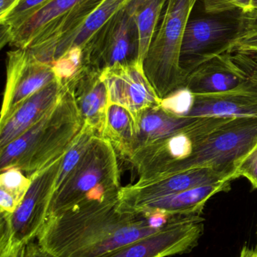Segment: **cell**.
Masks as SVG:
<instances>
[{
    "label": "cell",
    "instance_id": "cell-1",
    "mask_svg": "<svg viewBox=\"0 0 257 257\" xmlns=\"http://www.w3.org/2000/svg\"><path fill=\"white\" fill-rule=\"evenodd\" d=\"M119 195L88 199L49 217L38 243L57 257H105L161 227L123 209Z\"/></svg>",
    "mask_w": 257,
    "mask_h": 257
},
{
    "label": "cell",
    "instance_id": "cell-2",
    "mask_svg": "<svg viewBox=\"0 0 257 257\" xmlns=\"http://www.w3.org/2000/svg\"><path fill=\"white\" fill-rule=\"evenodd\" d=\"M84 125L67 84V88L52 109L0 149V170L18 168L31 179L66 154Z\"/></svg>",
    "mask_w": 257,
    "mask_h": 257
},
{
    "label": "cell",
    "instance_id": "cell-3",
    "mask_svg": "<svg viewBox=\"0 0 257 257\" xmlns=\"http://www.w3.org/2000/svg\"><path fill=\"white\" fill-rule=\"evenodd\" d=\"M117 155L107 139L95 136L73 170L54 192L48 218L88 199L119 193L122 186Z\"/></svg>",
    "mask_w": 257,
    "mask_h": 257
},
{
    "label": "cell",
    "instance_id": "cell-4",
    "mask_svg": "<svg viewBox=\"0 0 257 257\" xmlns=\"http://www.w3.org/2000/svg\"><path fill=\"white\" fill-rule=\"evenodd\" d=\"M197 0H167L143 61V70L158 97L163 99L185 87L180 66L181 45Z\"/></svg>",
    "mask_w": 257,
    "mask_h": 257
},
{
    "label": "cell",
    "instance_id": "cell-5",
    "mask_svg": "<svg viewBox=\"0 0 257 257\" xmlns=\"http://www.w3.org/2000/svg\"><path fill=\"white\" fill-rule=\"evenodd\" d=\"M256 144L257 117L229 119L213 130L188 157L150 179L204 168L237 175L240 163Z\"/></svg>",
    "mask_w": 257,
    "mask_h": 257
},
{
    "label": "cell",
    "instance_id": "cell-6",
    "mask_svg": "<svg viewBox=\"0 0 257 257\" xmlns=\"http://www.w3.org/2000/svg\"><path fill=\"white\" fill-rule=\"evenodd\" d=\"M63 157L31 178L28 190L12 215H1L0 253L24 247L39 236L48 220Z\"/></svg>",
    "mask_w": 257,
    "mask_h": 257
},
{
    "label": "cell",
    "instance_id": "cell-7",
    "mask_svg": "<svg viewBox=\"0 0 257 257\" xmlns=\"http://www.w3.org/2000/svg\"><path fill=\"white\" fill-rule=\"evenodd\" d=\"M239 11L190 18L184 33L180 66L186 76L205 62L228 52L241 34Z\"/></svg>",
    "mask_w": 257,
    "mask_h": 257
},
{
    "label": "cell",
    "instance_id": "cell-8",
    "mask_svg": "<svg viewBox=\"0 0 257 257\" xmlns=\"http://www.w3.org/2000/svg\"><path fill=\"white\" fill-rule=\"evenodd\" d=\"M229 119L198 117L194 123L165 139L136 148L127 160L137 171L139 180L150 179L170 165L188 157L213 130Z\"/></svg>",
    "mask_w": 257,
    "mask_h": 257
},
{
    "label": "cell",
    "instance_id": "cell-9",
    "mask_svg": "<svg viewBox=\"0 0 257 257\" xmlns=\"http://www.w3.org/2000/svg\"><path fill=\"white\" fill-rule=\"evenodd\" d=\"M83 53L84 66L101 72L140 61L138 30L128 3L95 33Z\"/></svg>",
    "mask_w": 257,
    "mask_h": 257
},
{
    "label": "cell",
    "instance_id": "cell-10",
    "mask_svg": "<svg viewBox=\"0 0 257 257\" xmlns=\"http://www.w3.org/2000/svg\"><path fill=\"white\" fill-rule=\"evenodd\" d=\"M200 216L170 217L156 231L105 257H167L191 251L203 235Z\"/></svg>",
    "mask_w": 257,
    "mask_h": 257
},
{
    "label": "cell",
    "instance_id": "cell-11",
    "mask_svg": "<svg viewBox=\"0 0 257 257\" xmlns=\"http://www.w3.org/2000/svg\"><path fill=\"white\" fill-rule=\"evenodd\" d=\"M6 74L0 123L29 97L57 80L52 66L36 59L28 48L7 53Z\"/></svg>",
    "mask_w": 257,
    "mask_h": 257
},
{
    "label": "cell",
    "instance_id": "cell-12",
    "mask_svg": "<svg viewBox=\"0 0 257 257\" xmlns=\"http://www.w3.org/2000/svg\"><path fill=\"white\" fill-rule=\"evenodd\" d=\"M237 178H238L235 174L209 168L193 169L168 176L138 180L135 184L122 187L119 191V201L123 209L132 211L147 202L164 196L193 187L220 181H232Z\"/></svg>",
    "mask_w": 257,
    "mask_h": 257
},
{
    "label": "cell",
    "instance_id": "cell-13",
    "mask_svg": "<svg viewBox=\"0 0 257 257\" xmlns=\"http://www.w3.org/2000/svg\"><path fill=\"white\" fill-rule=\"evenodd\" d=\"M101 76L108 90L109 102L129 110L135 120L145 110L161 103L140 60L109 68L103 71Z\"/></svg>",
    "mask_w": 257,
    "mask_h": 257
},
{
    "label": "cell",
    "instance_id": "cell-14",
    "mask_svg": "<svg viewBox=\"0 0 257 257\" xmlns=\"http://www.w3.org/2000/svg\"><path fill=\"white\" fill-rule=\"evenodd\" d=\"M230 52L205 62L187 76L185 87L193 94L225 93L253 85Z\"/></svg>",
    "mask_w": 257,
    "mask_h": 257
},
{
    "label": "cell",
    "instance_id": "cell-15",
    "mask_svg": "<svg viewBox=\"0 0 257 257\" xmlns=\"http://www.w3.org/2000/svg\"><path fill=\"white\" fill-rule=\"evenodd\" d=\"M101 73L84 66L67 82L84 123L95 128L100 136L104 128L110 102L108 90Z\"/></svg>",
    "mask_w": 257,
    "mask_h": 257
},
{
    "label": "cell",
    "instance_id": "cell-16",
    "mask_svg": "<svg viewBox=\"0 0 257 257\" xmlns=\"http://www.w3.org/2000/svg\"><path fill=\"white\" fill-rule=\"evenodd\" d=\"M66 88L67 82L57 79L24 101L7 120L0 123V149L40 120L54 108Z\"/></svg>",
    "mask_w": 257,
    "mask_h": 257
},
{
    "label": "cell",
    "instance_id": "cell-17",
    "mask_svg": "<svg viewBox=\"0 0 257 257\" xmlns=\"http://www.w3.org/2000/svg\"><path fill=\"white\" fill-rule=\"evenodd\" d=\"M188 117H257V86L225 93L194 94Z\"/></svg>",
    "mask_w": 257,
    "mask_h": 257
},
{
    "label": "cell",
    "instance_id": "cell-18",
    "mask_svg": "<svg viewBox=\"0 0 257 257\" xmlns=\"http://www.w3.org/2000/svg\"><path fill=\"white\" fill-rule=\"evenodd\" d=\"M230 190L231 181L205 184L151 201L133 210L132 212L143 215L159 214L169 218L178 216H200L211 198Z\"/></svg>",
    "mask_w": 257,
    "mask_h": 257
},
{
    "label": "cell",
    "instance_id": "cell-19",
    "mask_svg": "<svg viewBox=\"0 0 257 257\" xmlns=\"http://www.w3.org/2000/svg\"><path fill=\"white\" fill-rule=\"evenodd\" d=\"M197 119L198 117H181L170 114L160 105L148 108L136 118L137 135L134 150L165 139L194 123Z\"/></svg>",
    "mask_w": 257,
    "mask_h": 257
},
{
    "label": "cell",
    "instance_id": "cell-20",
    "mask_svg": "<svg viewBox=\"0 0 257 257\" xmlns=\"http://www.w3.org/2000/svg\"><path fill=\"white\" fill-rule=\"evenodd\" d=\"M129 2L130 0H103L78 27L57 42L54 61L71 48L79 47L83 49L95 33Z\"/></svg>",
    "mask_w": 257,
    "mask_h": 257
},
{
    "label": "cell",
    "instance_id": "cell-21",
    "mask_svg": "<svg viewBox=\"0 0 257 257\" xmlns=\"http://www.w3.org/2000/svg\"><path fill=\"white\" fill-rule=\"evenodd\" d=\"M86 1L50 0L14 32L9 45L15 48H28L45 27L71 13Z\"/></svg>",
    "mask_w": 257,
    "mask_h": 257
},
{
    "label": "cell",
    "instance_id": "cell-22",
    "mask_svg": "<svg viewBox=\"0 0 257 257\" xmlns=\"http://www.w3.org/2000/svg\"><path fill=\"white\" fill-rule=\"evenodd\" d=\"M135 117L125 107L109 102L101 136L113 145L117 154L128 158L137 141Z\"/></svg>",
    "mask_w": 257,
    "mask_h": 257
},
{
    "label": "cell",
    "instance_id": "cell-23",
    "mask_svg": "<svg viewBox=\"0 0 257 257\" xmlns=\"http://www.w3.org/2000/svg\"><path fill=\"white\" fill-rule=\"evenodd\" d=\"M167 0H130L140 39V60L143 63L149 45L155 36Z\"/></svg>",
    "mask_w": 257,
    "mask_h": 257
},
{
    "label": "cell",
    "instance_id": "cell-24",
    "mask_svg": "<svg viewBox=\"0 0 257 257\" xmlns=\"http://www.w3.org/2000/svg\"><path fill=\"white\" fill-rule=\"evenodd\" d=\"M50 0H20L9 15L0 21V46L10 44L12 34Z\"/></svg>",
    "mask_w": 257,
    "mask_h": 257
},
{
    "label": "cell",
    "instance_id": "cell-25",
    "mask_svg": "<svg viewBox=\"0 0 257 257\" xmlns=\"http://www.w3.org/2000/svg\"><path fill=\"white\" fill-rule=\"evenodd\" d=\"M51 66L56 78L63 82H68L84 66L82 48L79 47L71 48L54 60Z\"/></svg>",
    "mask_w": 257,
    "mask_h": 257
},
{
    "label": "cell",
    "instance_id": "cell-26",
    "mask_svg": "<svg viewBox=\"0 0 257 257\" xmlns=\"http://www.w3.org/2000/svg\"><path fill=\"white\" fill-rule=\"evenodd\" d=\"M31 184V179L18 168H10L1 172L0 189L13 195L21 203Z\"/></svg>",
    "mask_w": 257,
    "mask_h": 257
},
{
    "label": "cell",
    "instance_id": "cell-27",
    "mask_svg": "<svg viewBox=\"0 0 257 257\" xmlns=\"http://www.w3.org/2000/svg\"><path fill=\"white\" fill-rule=\"evenodd\" d=\"M194 101V94L187 87H182L161 99L160 105L170 114L188 117Z\"/></svg>",
    "mask_w": 257,
    "mask_h": 257
},
{
    "label": "cell",
    "instance_id": "cell-28",
    "mask_svg": "<svg viewBox=\"0 0 257 257\" xmlns=\"http://www.w3.org/2000/svg\"><path fill=\"white\" fill-rule=\"evenodd\" d=\"M253 0H204V9L209 15L235 11L246 14L253 10Z\"/></svg>",
    "mask_w": 257,
    "mask_h": 257
},
{
    "label": "cell",
    "instance_id": "cell-29",
    "mask_svg": "<svg viewBox=\"0 0 257 257\" xmlns=\"http://www.w3.org/2000/svg\"><path fill=\"white\" fill-rule=\"evenodd\" d=\"M238 178L244 177L257 190V144L243 159L236 171Z\"/></svg>",
    "mask_w": 257,
    "mask_h": 257
},
{
    "label": "cell",
    "instance_id": "cell-30",
    "mask_svg": "<svg viewBox=\"0 0 257 257\" xmlns=\"http://www.w3.org/2000/svg\"><path fill=\"white\" fill-rule=\"evenodd\" d=\"M229 52L244 54L257 63V33L238 38Z\"/></svg>",
    "mask_w": 257,
    "mask_h": 257
},
{
    "label": "cell",
    "instance_id": "cell-31",
    "mask_svg": "<svg viewBox=\"0 0 257 257\" xmlns=\"http://www.w3.org/2000/svg\"><path fill=\"white\" fill-rule=\"evenodd\" d=\"M235 63L244 71L249 79L257 86V63L244 54L231 53Z\"/></svg>",
    "mask_w": 257,
    "mask_h": 257
},
{
    "label": "cell",
    "instance_id": "cell-32",
    "mask_svg": "<svg viewBox=\"0 0 257 257\" xmlns=\"http://www.w3.org/2000/svg\"><path fill=\"white\" fill-rule=\"evenodd\" d=\"M254 33H257V10H253L249 13H242L241 34L240 37Z\"/></svg>",
    "mask_w": 257,
    "mask_h": 257
},
{
    "label": "cell",
    "instance_id": "cell-33",
    "mask_svg": "<svg viewBox=\"0 0 257 257\" xmlns=\"http://www.w3.org/2000/svg\"><path fill=\"white\" fill-rule=\"evenodd\" d=\"M23 257H57L47 251L39 243L31 241L25 245Z\"/></svg>",
    "mask_w": 257,
    "mask_h": 257
},
{
    "label": "cell",
    "instance_id": "cell-34",
    "mask_svg": "<svg viewBox=\"0 0 257 257\" xmlns=\"http://www.w3.org/2000/svg\"><path fill=\"white\" fill-rule=\"evenodd\" d=\"M20 0H0V21H3Z\"/></svg>",
    "mask_w": 257,
    "mask_h": 257
},
{
    "label": "cell",
    "instance_id": "cell-35",
    "mask_svg": "<svg viewBox=\"0 0 257 257\" xmlns=\"http://www.w3.org/2000/svg\"><path fill=\"white\" fill-rule=\"evenodd\" d=\"M25 247V246H24ZM24 247H20V248L15 249L7 253L0 254V257H23L24 253Z\"/></svg>",
    "mask_w": 257,
    "mask_h": 257
},
{
    "label": "cell",
    "instance_id": "cell-36",
    "mask_svg": "<svg viewBox=\"0 0 257 257\" xmlns=\"http://www.w3.org/2000/svg\"><path fill=\"white\" fill-rule=\"evenodd\" d=\"M239 257H257V250L245 246L241 250Z\"/></svg>",
    "mask_w": 257,
    "mask_h": 257
},
{
    "label": "cell",
    "instance_id": "cell-37",
    "mask_svg": "<svg viewBox=\"0 0 257 257\" xmlns=\"http://www.w3.org/2000/svg\"><path fill=\"white\" fill-rule=\"evenodd\" d=\"M253 10H257V0H253Z\"/></svg>",
    "mask_w": 257,
    "mask_h": 257
}]
</instances>
